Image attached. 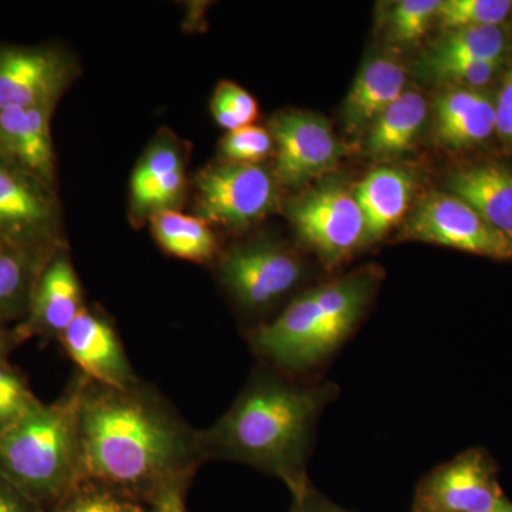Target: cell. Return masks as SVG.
<instances>
[{
	"instance_id": "obj_1",
	"label": "cell",
	"mask_w": 512,
	"mask_h": 512,
	"mask_svg": "<svg viewBox=\"0 0 512 512\" xmlns=\"http://www.w3.org/2000/svg\"><path fill=\"white\" fill-rule=\"evenodd\" d=\"M79 433L87 480L147 508L185 498L198 468L207 463L201 430L141 380L111 387L84 376Z\"/></svg>"
},
{
	"instance_id": "obj_2",
	"label": "cell",
	"mask_w": 512,
	"mask_h": 512,
	"mask_svg": "<svg viewBox=\"0 0 512 512\" xmlns=\"http://www.w3.org/2000/svg\"><path fill=\"white\" fill-rule=\"evenodd\" d=\"M339 392L333 382H303L259 365L228 412L201 430L205 460L245 464L279 478L292 498L305 497L316 426Z\"/></svg>"
},
{
	"instance_id": "obj_3",
	"label": "cell",
	"mask_w": 512,
	"mask_h": 512,
	"mask_svg": "<svg viewBox=\"0 0 512 512\" xmlns=\"http://www.w3.org/2000/svg\"><path fill=\"white\" fill-rule=\"evenodd\" d=\"M382 274L366 266L301 293L269 322L249 332L261 365L305 380L353 335L375 298Z\"/></svg>"
},
{
	"instance_id": "obj_4",
	"label": "cell",
	"mask_w": 512,
	"mask_h": 512,
	"mask_svg": "<svg viewBox=\"0 0 512 512\" xmlns=\"http://www.w3.org/2000/svg\"><path fill=\"white\" fill-rule=\"evenodd\" d=\"M77 372L62 396L40 402L0 436V473L49 512L83 480Z\"/></svg>"
},
{
	"instance_id": "obj_5",
	"label": "cell",
	"mask_w": 512,
	"mask_h": 512,
	"mask_svg": "<svg viewBox=\"0 0 512 512\" xmlns=\"http://www.w3.org/2000/svg\"><path fill=\"white\" fill-rule=\"evenodd\" d=\"M288 215L299 237L328 271L365 247L366 225L355 194L338 180H325L291 202Z\"/></svg>"
},
{
	"instance_id": "obj_6",
	"label": "cell",
	"mask_w": 512,
	"mask_h": 512,
	"mask_svg": "<svg viewBox=\"0 0 512 512\" xmlns=\"http://www.w3.org/2000/svg\"><path fill=\"white\" fill-rule=\"evenodd\" d=\"M198 217L231 229L247 228L275 210L279 183L261 164L222 163L195 177Z\"/></svg>"
},
{
	"instance_id": "obj_7",
	"label": "cell",
	"mask_w": 512,
	"mask_h": 512,
	"mask_svg": "<svg viewBox=\"0 0 512 512\" xmlns=\"http://www.w3.org/2000/svg\"><path fill=\"white\" fill-rule=\"evenodd\" d=\"M305 265L292 249L271 241L238 245L221 256L218 275L241 308L262 312L295 291Z\"/></svg>"
},
{
	"instance_id": "obj_8",
	"label": "cell",
	"mask_w": 512,
	"mask_h": 512,
	"mask_svg": "<svg viewBox=\"0 0 512 512\" xmlns=\"http://www.w3.org/2000/svg\"><path fill=\"white\" fill-rule=\"evenodd\" d=\"M507 500L494 458L474 447L420 478L410 512H491Z\"/></svg>"
},
{
	"instance_id": "obj_9",
	"label": "cell",
	"mask_w": 512,
	"mask_h": 512,
	"mask_svg": "<svg viewBox=\"0 0 512 512\" xmlns=\"http://www.w3.org/2000/svg\"><path fill=\"white\" fill-rule=\"evenodd\" d=\"M402 237L500 261L512 259V238L448 192L426 195L407 218Z\"/></svg>"
},
{
	"instance_id": "obj_10",
	"label": "cell",
	"mask_w": 512,
	"mask_h": 512,
	"mask_svg": "<svg viewBox=\"0 0 512 512\" xmlns=\"http://www.w3.org/2000/svg\"><path fill=\"white\" fill-rule=\"evenodd\" d=\"M0 248L56 251L60 211L55 188L0 160Z\"/></svg>"
},
{
	"instance_id": "obj_11",
	"label": "cell",
	"mask_w": 512,
	"mask_h": 512,
	"mask_svg": "<svg viewBox=\"0 0 512 512\" xmlns=\"http://www.w3.org/2000/svg\"><path fill=\"white\" fill-rule=\"evenodd\" d=\"M275 146L274 175L279 185L302 187L329 173L343 148L328 121L305 111H282L269 121Z\"/></svg>"
},
{
	"instance_id": "obj_12",
	"label": "cell",
	"mask_w": 512,
	"mask_h": 512,
	"mask_svg": "<svg viewBox=\"0 0 512 512\" xmlns=\"http://www.w3.org/2000/svg\"><path fill=\"white\" fill-rule=\"evenodd\" d=\"M74 76V63L55 46L0 43V110L57 104Z\"/></svg>"
},
{
	"instance_id": "obj_13",
	"label": "cell",
	"mask_w": 512,
	"mask_h": 512,
	"mask_svg": "<svg viewBox=\"0 0 512 512\" xmlns=\"http://www.w3.org/2000/svg\"><path fill=\"white\" fill-rule=\"evenodd\" d=\"M86 306L79 276L63 247L50 256L37 278L28 313L15 326L22 342L32 338L59 340Z\"/></svg>"
},
{
	"instance_id": "obj_14",
	"label": "cell",
	"mask_w": 512,
	"mask_h": 512,
	"mask_svg": "<svg viewBox=\"0 0 512 512\" xmlns=\"http://www.w3.org/2000/svg\"><path fill=\"white\" fill-rule=\"evenodd\" d=\"M60 345L82 373L93 382L127 387L138 379L126 350L109 320L84 308L66 329Z\"/></svg>"
},
{
	"instance_id": "obj_15",
	"label": "cell",
	"mask_w": 512,
	"mask_h": 512,
	"mask_svg": "<svg viewBox=\"0 0 512 512\" xmlns=\"http://www.w3.org/2000/svg\"><path fill=\"white\" fill-rule=\"evenodd\" d=\"M56 104L0 110V160L56 188L52 121Z\"/></svg>"
},
{
	"instance_id": "obj_16",
	"label": "cell",
	"mask_w": 512,
	"mask_h": 512,
	"mask_svg": "<svg viewBox=\"0 0 512 512\" xmlns=\"http://www.w3.org/2000/svg\"><path fill=\"white\" fill-rule=\"evenodd\" d=\"M187 175L183 150L173 137L154 141L131 178V208L136 215L151 217L174 210L183 198Z\"/></svg>"
},
{
	"instance_id": "obj_17",
	"label": "cell",
	"mask_w": 512,
	"mask_h": 512,
	"mask_svg": "<svg viewBox=\"0 0 512 512\" xmlns=\"http://www.w3.org/2000/svg\"><path fill=\"white\" fill-rule=\"evenodd\" d=\"M434 107L436 136L450 150L477 146L495 133V100L481 90L454 87Z\"/></svg>"
},
{
	"instance_id": "obj_18",
	"label": "cell",
	"mask_w": 512,
	"mask_h": 512,
	"mask_svg": "<svg viewBox=\"0 0 512 512\" xmlns=\"http://www.w3.org/2000/svg\"><path fill=\"white\" fill-rule=\"evenodd\" d=\"M416 181L409 171L382 167L356 185L357 204L365 218V247L375 244L397 224L413 200Z\"/></svg>"
},
{
	"instance_id": "obj_19",
	"label": "cell",
	"mask_w": 512,
	"mask_h": 512,
	"mask_svg": "<svg viewBox=\"0 0 512 512\" xmlns=\"http://www.w3.org/2000/svg\"><path fill=\"white\" fill-rule=\"evenodd\" d=\"M406 84V70L392 57L376 56L367 60L357 74L343 106V119L349 134L369 130Z\"/></svg>"
},
{
	"instance_id": "obj_20",
	"label": "cell",
	"mask_w": 512,
	"mask_h": 512,
	"mask_svg": "<svg viewBox=\"0 0 512 512\" xmlns=\"http://www.w3.org/2000/svg\"><path fill=\"white\" fill-rule=\"evenodd\" d=\"M447 192L456 195L488 224L512 238V168L483 164L464 168L447 178Z\"/></svg>"
},
{
	"instance_id": "obj_21",
	"label": "cell",
	"mask_w": 512,
	"mask_h": 512,
	"mask_svg": "<svg viewBox=\"0 0 512 512\" xmlns=\"http://www.w3.org/2000/svg\"><path fill=\"white\" fill-rule=\"evenodd\" d=\"M426 117L427 101L423 94L404 90L367 130L366 147L370 156H402L413 147Z\"/></svg>"
},
{
	"instance_id": "obj_22",
	"label": "cell",
	"mask_w": 512,
	"mask_h": 512,
	"mask_svg": "<svg viewBox=\"0 0 512 512\" xmlns=\"http://www.w3.org/2000/svg\"><path fill=\"white\" fill-rule=\"evenodd\" d=\"M56 251L0 248V325L25 319L37 278Z\"/></svg>"
},
{
	"instance_id": "obj_23",
	"label": "cell",
	"mask_w": 512,
	"mask_h": 512,
	"mask_svg": "<svg viewBox=\"0 0 512 512\" xmlns=\"http://www.w3.org/2000/svg\"><path fill=\"white\" fill-rule=\"evenodd\" d=\"M150 224L165 254L197 264H208L217 258V238L202 218L168 210L151 215Z\"/></svg>"
},
{
	"instance_id": "obj_24",
	"label": "cell",
	"mask_w": 512,
	"mask_h": 512,
	"mask_svg": "<svg viewBox=\"0 0 512 512\" xmlns=\"http://www.w3.org/2000/svg\"><path fill=\"white\" fill-rule=\"evenodd\" d=\"M510 47L507 32L501 26H481L451 30L431 49L427 70L451 62L491 60L504 62Z\"/></svg>"
},
{
	"instance_id": "obj_25",
	"label": "cell",
	"mask_w": 512,
	"mask_h": 512,
	"mask_svg": "<svg viewBox=\"0 0 512 512\" xmlns=\"http://www.w3.org/2000/svg\"><path fill=\"white\" fill-rule=\"evenodd\" d=\"M511 0H446L437 10L441 28L450 30L501 26L510 16Z\"/></svg>"
},
{
	"instance_id": "obj_26",
	"label": "cell",
	"mask_w": 512,
	"mask_h": 512,
	"mask_svg": "<svg viewBox=\"0 0 512 512\" xmlns=\"http://www.w3.org/2000/svg\"><path fill=\"white\" fill-rule=\"evenodd\" d=\"M49 512H150V508L86 478Z\"/></svg>"
},
{
	"instance_id": "obj_27",
	"label": "cell",
	"mask_w": 512,
	"mask_h": 512,
	"mask_svg": "<svg viewBox=\"0 0 512 512\" xmlns=\"http://www.w3.org/2000/svg\"><path fill=\"white\" fill-rule=\"evenodd\" d=\"M39 403L22 370L0 363V436Z\"/></svg>"
},
{
	"instance_id": "obj_28",
	"label": "cell",
	"mask_w": 512,
	"mask_h": 512,
	"mask_svg": "<svg viewBox=\"0 0 512 512\" xmlns=\"http://www.w3.org/2000/svg\"><path fill=\"white\" fill-rule=\"evenodd\" d=\"M214 119L225 130L235 131L242 127L254 126L258 119V103L254 97L232 82H221L215 89L211 101Z\"/></svg>"
},
{
	"instance_id": "obj_29",
	"label": "cell",
	"mask_w": 512,
	"mask_h": 512,
	"mask_svg": "<svg viewBox=\"0 0 512 512\" xmlns=\"http://www.w3.org/2000/svg\"><path fill=\"white\" fill-rule=\"evenodd\" d=\"M441 0H403L390 13V35L399 45H414L426 35Z\"/></svg>"
},
{
	"instance_id": "obj_30",
	"label": "cell",
	"mask_w": 512,
	"mask_h": 512,
	"mask_svg": "<svg viewBox=\"0 0 512 512\" xmlns=\"http://www.w3.org/2000/svg\"><path fill=\"white\" fill-rule=\"evenodd\" d=\"M220 148L225 163L237 164H261L275 150L269 130L258 126L229 131Z\"/></svg>"
},
{
	"instance_id": "obj_31",
	"label": "cell",
	"mask_w": 512,
	"mask_h": 512,
	"mask_svg": "<svg viewBox=\"0 0 512 512\" xmlns=\"http://www.w3.org/2000/svg\"><path fill=\"white\" fill-rule=\"evenodd\" d=\"M504 62L474 60V62H451L431 67L429 73L443 82L454 83L467 89H480L493 80Z\"/></svg>"
},
{
	"instance_id": "obj_32",
	"label": "cell",
	"mask_w": 512,
	"mask_h": 512,
	"mask_svg": "<svg viewBox=\"0 0 512 512\" xmlns=\"http://www.w3.org/2000/svg\"><path fill=\"white\" fill-rule=\"evenodd\" d=\"M495 133L501 143L512 151V66L505 72L495 99Z\"/></svg>"
},
{
	"instance_id": "obj_33",
	"label": "cell",
	"mask_w": 512,
	"mask_h": 512,
	"mask_svg": "<svg viewBox=\"0 0 512 512\" xmlns=\"http://www.w3.org/2000/svg\"><path fill=\"white\" fill-rule=\"evenodd\" d=\"M0 512H47L0 473Z\"/></svg>"
},
{
	"instance_id": "obj_34",
	"label": "cell",
	"mask_w": 512,
	"mask_h": 512,
	"mask_svg": "<svg viewBox=\"0 0 512 512\" xmlns=\"http://www.w3.org/2000/svg\"><path fill=\"white\" fill-rule=\"evenodd\" d=\"M301 500L305 512H352L333 503L326 495L319 493L313 485Z\"/></svg>"
},
{
	"instance_id": "obj_35",
	"label": "cell",
	"mask_w": 512,
	"mask_h": 512,
	"mask_svg": "<svg viewBox=\"0 0 512 512\" xmlns=\"http://www.w3.org/2000/svg\"><path fill=\"white\" fill-rule=\"evenodd\" d=\"M22 343L15 328L0 325V363L9 362L13 350L18 349Z\"/></svg>"
},
{
	"instance_id": "obj_36",
	"label": "cell",
	"mask_w": 512,
	"mask_h": 512,
	"mask_svg": "<svg viewBox=\"0 0 512 512\" xmlns=\"http://www.w3.org/2000/svg\"><path fill=\"white\" fill-rule=\"evenodd\" d=\"M184 503L185 498H173L158 507L150 508V512H185Z\"/></svg>"
},
{
	"instance_id": "obj_37",
	"label": "cell",
	"mask_w": 512,
	"mask_h": 512,
	"mask_svg": "<svg viewBox=\"0 0 512 512\" xmlns=\"http://www.w3.org/2000/svg\"><path fill=\"white\" fill-rule=\"evenodd\" d=\"M289 512H305L303 511L301 498H292L291 510Z\"/></svg>"
},
{
	"instance_id": "obj_38",
	"label": "cell",
	"mask_w": 512,
	"mask_h": 512,
	"mask_svg": "<svg viewBox=\"0 0 512 512\" xmlns=\"http://www.w3.org/2000/svg\"><path fill=\"white\" fill-rule=\"evenodd\" d=\"M491 512H512V503L510 500H507L503 505H500V507L495 508V510Z\"/></svg>"
}]
</instances>
